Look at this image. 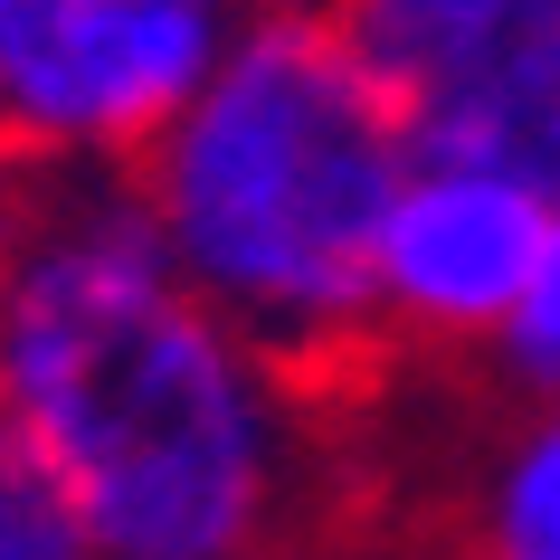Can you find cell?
I'll list each match as a JSON object with an SVG mask.
<instances>
[{
	"instance_id": "7",
	"label": "cell",
	"mask_w": 560,
	"mask_h": 560,
	"mask_svg": "<svg viewBox=\"0 0 560 560\" xmlns=\"http://www.w3.org/2000/svg\"><path fill=\"white\" fill-rule=\"evenodd\" d=\"M0 560H105L86 503L67 494V475L10 409H0Z\"/></svg>"
},
{
	"instance_id": "5",
	"label": "cell",
	"mask_w": 560,
	"mask_h": 560,
	"mask_svg": "<svg viewBox=\"0 0 560 560\" xmlns=\"http://www.w3.org/2000/svg\"><path fill=\"white\" fill-rule=\"evenodd\" d=\"M551 190L494 162H438L418 152L381 219V342L399 352H494L532 257L551 237Z\"/></svg>"
},
{
	"instance_id": "6",
	"label": "cell",
	"mask_w": 560,
	"mask_h": 560,
	"mask_svg": "<svg viewBox=\"0 0 560 560\" xmlns=\"http://www.w3.org/2000/svg\"><path fill=\"white\" fill-rule=\"evenodd\" d=\"M456 560H560V389L532 399L475 456L456 503Z\"/></svg>"
},
{
	"instance_id": "2",
	"label": "cell",
	"mask_w": 560,
	"mask_h": 560,
	"mask_svg": "<svg viewBox=\"0 0 560 560\" xmlns=\"http://www.w3.org/2000/svg\"><path fill=\"white\" fill-rule=\"evenodd\" d=\"M409 133L324 0L247 10L200 95L124 172L180 276L304 389H342L381 342V219Z\"/></svg>"
},
{
	"instance_id": "3",
	"label": "cell",
	"mask_w": 560,
	"mask_h": 560,
	"mask_svg": "<svg viewBox=\"0 0 560 560\" xmlns=\"http://www.w3.org/2000/svg\"><path fill=\"white\" fill-rule=\"evenodd\" d=\"M209 0H0V162L124 172L229 48Z\"/></svg>"
},
{
	"instance_id": "10",
	"label": "cell",
	"mask_w": 560,
	"mask_h": 560,
	"mask_svg": "<svg viewBox=\"0 0 560 560\" xmlns=\"http://www.w3.org/2000/svg\"><path fill=\"white\" fill-rule=\"evenodd\" d=\"M229 560H266V551H229Z\"/></svg>"
},
{
	"instance_id": "4",
	"label": "cell",
	"mask_w": 560,
	"mask_h": 560,
	"mask_svg": "<svg viewBox=\"0 0 560 560\" xmlns=\"http://www.w3.org/2000/svg\"><path fill=\"white\" fill-rule=\"evenodd\" d=\"M409 152L494 162L560 200V0H324Z\"/></svg>"
},
{
	"instance_id": "9",
	"label": "cell",
	"mask_w": 560,
	"mask_h": 560,
	"mask_svg": "<svg viewBox=\"0 0 560 560\" xmlns=\"http://www.w3.org/2000/svg\"><path fill=\"white\" fill-rule=\"evenodd\" d=\"M209 10H229V20H247V10H276V0H209Z\"/></svg>"
},
{
	"instance_id": "8",
	"label": "cell",
	"mask_w": 560,
	"mask_h": 560,
	"mask_svg": "<svg viewBox=\"0 0 560 560\" xmlns=\"http://www.w3.org/2000/svg\"><path fill=\"white\" fill-rule=\"evenodd\" d=\"M494 381H513L523 399H551L560 389V209H551V237H541V257H532V285L513 304V324L494 332Z\"/></svg>"
},
{
	"instance_id": "1",
	"label": "cell",
	"mask_w": 560,
	"mask_h": 560,
	"mask_svg": "<svg viewBox=\"0 0 560 560\" xmlns=\"http://www.w3.org/2000/svg\"><path fill=\"white\" fill-rule=\"evenodd\" d=\"M0 409L105 560L276 551L314 485V389L180 276L133 172H10Z\"/></svg>"
}]
</instances>
